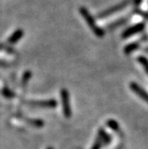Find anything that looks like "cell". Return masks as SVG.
Wrapping results in <instances>:
<instances>
[{"instance_id": "obj_6", "label": "cell", "mask_w": 148, "mask_h": 149, "mask_svg": "<svg viewBox=\"0 0 148 149\" xmlns=\"http://www.w3.org/2000/svg\"><path fill=\"white\" fill-rule=\"evenodd\" d=\"M126 4H127V2H124V3H122V4H120V5L116 6H113V8H111V9H109V10H106L105 12H104L103 13H101V15H100L99 16H100V17H104V16H107V15H113V13H114L115 12H117V11H119V10H120V9H122V8L126 6Z\"/></svg>"}, {"instance_id": "obj_13", "label": "cell", "mask_w": 148, "mask_h": 149, "mask_svg": "<svg viewBox=\"0 0 148 149\" xmlns=\"http://www.w3.org/2000/svg\"><path fill=\"white\" fill-rule=\"evenodd\" d=\"M47 149H53V148H52V147H48Z\"/></svg>"}, {"instance_id": "obj_1", "label": "cell", "mask_w": 148, "mask_h": 149, "mask_svg": "<svg viewBox=\"0 0 148 149\" xmlns=\"http://www.w3.org/2000/svg\"><path fill=\"white\" fill-rule=\"evenodd\" d=\"M79 12H80V13H81V15L83 16V18L85 19L86 22L88 24V26H89V28L91 29V31L96 34V36H97L98 38L104 37V31L102 29H100L99 27L97 25L95 20L93 19V17L91 16L89 12L86 8H84V7L80 8L79 9Z\"/></svg>"}, {"instance_id": "obj_9", "label": "cell", "mask_w": 148, "mask_h": 149, "mask_svg": "<svg viewBox=\"0 0 148 149\" xmlns=\"http://www.w3.org/2000/svg\"><path fill=\"white\" fill-rule=\"evenodd\" d=\"M107 125H108L111 129H113V130H116V131L119 130V125H118V123H116V121L113 120H110L107 121Z\"/></svg>"}, {"instance_id": "obj_3", "label": "cell", "mask_w": 148, "mask_h": 149, "mask_svg": "<svg viewBox=\"0 0 148 149\" xmlns=\"http://www.w3.org/2000/svg\"><path fill=\"white\" fill-rule=\"evenodd\" d=\"M130 88L132 89V91L137 94L138 97H140L144 101H145L148 104V93L145 92L139 85H138L135 82H132L130 84Z\"/></svg>"}, {"instance_id": "obj_12", "label": "cell", "mask_w": 148, "mask_h": 149, "mask_svg": "<svg viewBox=\"0 0 148 149\" xmlns=\"http://www.w3.org/2000/svg\"><path fill=\"white\" fill-rule=\"evenodd\" d=\"M30 76H31V72H27L25 73V76H24L25 78L23 79V83H25V82H26V81H27V80H28V79H29L31 78Z\"/></svg>"}, {"instance_id": "obj_2", "label": "cell", "mask_w": 148, "mask_h": 149, "mask_svg": "<svg viewBox=\"0 0 148 149\" xmlns=\"http://www.w3.org/2000/svg\"><path fill=\"white\" fill-rule=\"evenodd\" d=\"M61 97H62V104H63V115L66 118H70L72 116V110L70 106V97L67 89H62L61 91Z\"/></svg>"}, {"instance_id": "obj_8", "label": "cell", "mask_w": 148, "mask_h": 149, "mask_svg": "<svg viewBox=\"0 0 148 149\" xmlns=\"http://www.w3.org/2000/svg\"><path fill=\"white\" fill-rule=\"evenodd\" d=\"M138 47V45L137 43L130 44V45H129V46L126 47V48H125V53H126V54H129V53H131L132 51H134L135 49H137Z\"/></svg>"}, {"instance_id": "obj_7", "label": "cell", "mask_w": 148, "mask_h": 149, "mask_svg": "<svg viewBox=\"0 0 148 149\" xmlns=\"http://www.w3.org/2000/svg\"><path fill=\"white\" fill-rule=\"evenodd\" d=\"M23 36V31H22V30H18V31H16L15 33H13L10 38H9V39H8V42L10 43V44H15V43H16L18 40L22 38Z\"/></svg>"}, {"instance_id": "obj_4", "label": "cell", "mask_w": 148, "mask_h": 149, "mask_svg": "<svg viewBox=\"0 0 148 149\" xmlns=\"http://www.w3.org/2000/svg\"><path fill=\"white\" fill-rule=\"evenodd\" d=\"M32 106H38L42 108H55L56 107V100H47V101H31L29 103Z\"/></svg>"}, {"instance_id": "obj_5", "label": "cell", "mask_w": 148, "mask_h": 149, "mask_svg": "<svg viewBox=\"0 0 148 149\" xmlns=\"http://www.w3.org/2000/svg\"><path fill=\"white\" fill-rule=\"evenodd\" d=\"M143 29H144V24H142V23H139V24H137V25H134V26L130 27V28L127 29V30L123 32L122 37H123V38H129V37L134 35V34H137V33L140 32Z\"/></svg>"}, {"instance_id": "obj_11", "label": "cell", "mask_w": 148, "mask_h": 149, "mask_svg": "<svg viewBox=\"0 0 148 149\" xmlns=\"http://www.w3.org/2000/svg\"><path fill=\"white\" fill-rule=\"evenodd\" d=\"M102 142H103V139H102V138L99 136V137H98V139H97V141H96L95 146H93V148H92V149H100V148H101V146H102Z\"/></svg>"}, {"instance_id": "obj_10", "label": "cell", "mask_w": 148, "mask_h": 149, "mask_svg": "<svg viewBox=\"0 0 148 149\" xmlns=\"http://www.w3.org/2000/svg\"><path fill=\"white\" fill-rule=\"evenodd\" d=\"M138 61L144 66V68L145 69L146 72L148 73V60L146 58H145V57H139L138 58Z\"/></svg>"}]
</instances>
